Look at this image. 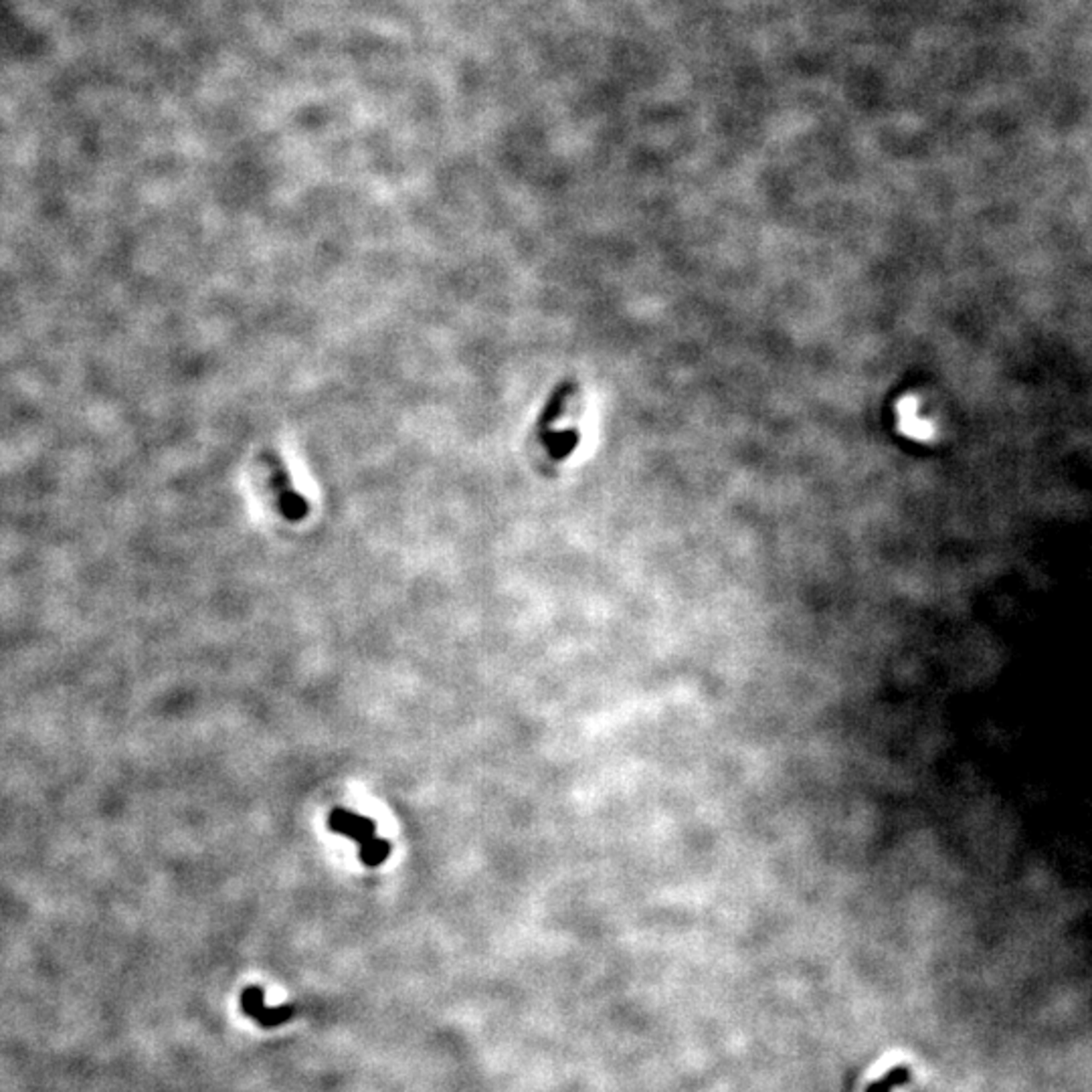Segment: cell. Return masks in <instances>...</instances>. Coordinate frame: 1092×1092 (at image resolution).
<instances>
[{
  "mask_svg": "<svg viewBox=\"0 0 1092 1092\" xmlns=\"http://www.w3.org/2000/svg\"><path fill=\"white\" fill-rule=\"evenodd\" d=\"M261 466H263L268 486L274 494L275 508L281 514V518L287 522H302L312 512V504L300 489L296 488L291 473L287 470V463L274 447H265L259 454Z\"/></svg>",
  "mask_w": 1092,
  "mask_h": 1092,
  "instance_id": "1",
  "label": "cell"
},
{
  "mask_svg": "<svg viewBox=\"0 0 1092 1092\" xmlns=\"http://www.w3.org/2000/svg\"><path fill=\"white\" fill-rule=\"evenodd\" d=\"M241 1010L243 1014L247 1017H252L255 1024L265 1027H278L281 1024H287L291 1017L296 1016L297 1008L296 1005H280V1008H268L265 1005V995L263 989L259 985H249L247 989L241 993Z\"/></svg>",
  "mask_w": 1092,
  "mask_h": 1092,
  "instance_id": "2",
  "label": "cell"
},
{
  "mask_svg": "<svg viewBox=\"0 0 1092 1092\" xmlns=\"http://www.w3.org/2000/svg\"><path fill=\"white\" fill-rule=\"evenodd\" d=\"M328 828L332 829V832L359 841V844L372 838L376 832V825L372 819L362 818V815H356L344 807H337L332 813H330Z\"/></svg>",
  "mask_w": 1092,
  "mask_h": 1092,
  "instance_id": "3",
  "label": "cell"
},
{
  "mask_svg": "<svg viewBox=\"0 0 1092 1092\" xmlns=\"http://www.w3.org/2000/svg\"><path fill=\"white\" fill-rule=\"evenodd\" d=\"M900 415V431L913 437L916 441H931L935 439V425L931 421L919 417V401L914 397H907L898 403Z\"/></svg>",
  "mask_w": 1092,
  "mask_h": 1092,
  "instance_id": "4",
  "label": "cell"
},
{
  "mask_svg": "<svg viewBox=\"0 0 1092 1092\" xmlns=\"http://www.w3.org/2000/svg\"><path fill=\"white\" fill-rule=\"evenodd\" d=\"M388 854H391V844H388L385 838H376V835H372V838L360 844V860L362 864L369 868L381 866L388 857Z\"/></svg>",
  "mask_w": 1092,
  "mask_h": 1092,
  "instance_id": "5",
  "label": "cell"
},
{
  "mask_svg": "<svg viewBox=\"0 0 1092 1092\" xmlns=\"http://www.w3.org/2000/svg\"><path fill=\"white\" fill-rule=\"evenodd\" d=\"M910 1080V1068L900 1064V1067H894L891 1072H886L882 1078L874 1080V1083L868 1086L866 1092H892L898 1086L907 1084Z\"/></svg>",
  "mask_w": 1092,
  "mask_h": 1092,
  "instance_id": "6",
  "label": "cell"
}]
</instances>
